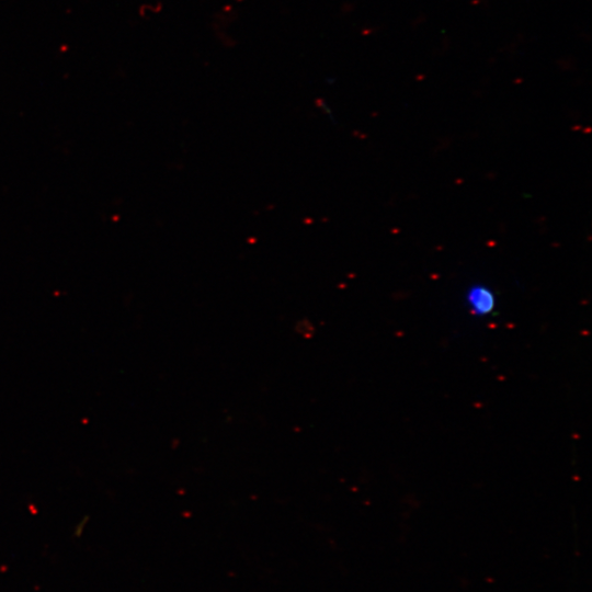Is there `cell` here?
Masks as SVG:
<instances>
[{
  "mask_svg": "<svg viewBox=\"0 0 592 592\" xmlns=\"http://www.w3.org/2000/svg\"><path fill=\"white\" fill-rule=\"evenodd\" d=\"M466 299L471 311L478 316L488 315L496 305L492 291L481 285L471 287L467 293Z\"/></svg>",
  "mask_w": 592,
  "mask_h": 592,
  "instance_id": "obj_1",
  "label": "cell"
}]
</instances>
